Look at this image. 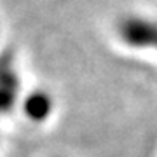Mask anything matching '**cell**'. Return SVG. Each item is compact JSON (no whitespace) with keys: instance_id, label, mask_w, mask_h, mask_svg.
<instances>
[{"instance_id":"6da1fadb","label":"cell","mask_w":157,"mask_h":157,"mask_svg":"<svg viewBox=\"0 0 157 157\" xmlns=\"http://www.w3.org/2000/svg\"><path fill=\"white\" fill-rule=\"evenodd\" d=\"M115 32L119 40L129 49H152L157 52V19L138 14H128L117 21Z\"/></svg>"},{"instance_id":"3957f363","label":"cell","mask_w":157,"mask_h":157,"mask_svg":"<svg viewBox=\"0 0 157 157\" xmlns=\"http://www.w3.org/2000/svg\"><path fill=\"white\" fill-rule=\"evenodd\" d=\"M56 100L47 89H32L28 94L23 96L21 110L25 117L33 124H44L54 113Z\"/></svg>"},{"instance_id":"7a4b0ae2","label":"cell","mask_w":157,"mask_h":157,"mask_svg":"<svg viewBox=\"0 0 157 157\" xmlns=\"http://www.w3.org/2000/svg\"><path fill=\"white\" fill-rule=\"evenodd\" d=\"M21 94V80L17 75L14 54L4 51L0 54V113H9L17 105Z\"/></svg>"}]
</instances>
